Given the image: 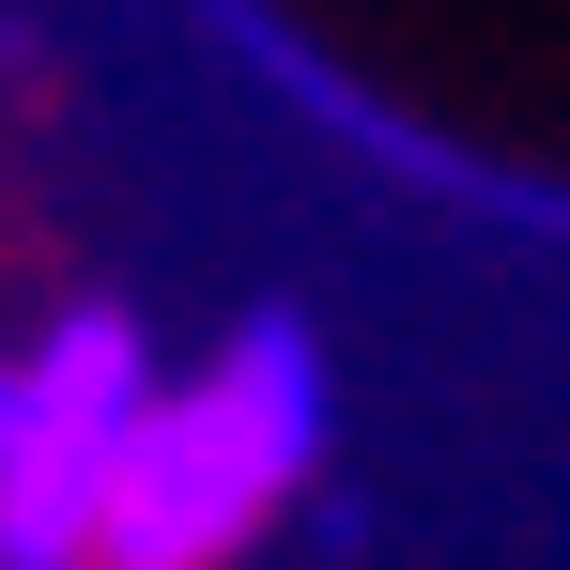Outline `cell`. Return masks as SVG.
<instances>
[{
    "label": "cell",
    "instance_id": "1",
    "mask_svg": "<svg viewBox=\"0 0 570 570\" xmlns=\"http://www.w3.org/2000/svg\"><path fill=\"white\" fill-rule=\"evenodd\" d=\"M308 463H324V355L293 308H263L232 324L216 371L139 401L124 478L94 509V570H216L232 540H263L278 493H308Z\"/></svg>",
    "mask_w": 570,
    "mask_h": 570
},
{
    "label": "cell",
    "instance_id": "2",
    "mask_svg": "<svg viewBox=\"0 0 570 570\" xmlns=\"http://www.w3.org/2000/svg\"><path fill=\"white\" fill-rule=\"evenodd\" d=\"M155 401V355L124 308H62L47 355L16 371V432H0V570H78L94 509L124 478V432Z\"/></svg>",
    "mask_w": 570,
    "mask_h": 570
},
{
    "label": "cell",
    "instance_id": "3",
    "mask_svg": "<svg viewBox=\"0 0 570 570\" xmlns=\"http://www.w3.org/2000/svg\"><path fill=\"white\" fill-rule=\"evenodd\" d=\"M0 432H16V371H0Z\"/></svg>",
    "mask_w": 570,
    "mask_h": 570
}]
</instances>
